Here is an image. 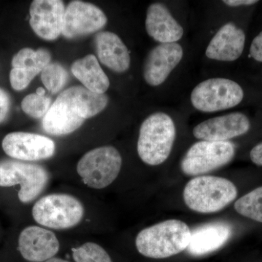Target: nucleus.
<instances>
[{"instance_id":"31","label":"nucleus","mask_w":262,"mask_h":262,"mask_svg":"<svg viewBox=\"0 0 262 262\" xmlns=\"http://www.w3.org/2000/svg\"><path fill=\"white\" fill-rule=\"evenodd\" d=\"M45 93H46V91H45V90L43 89L42 88H39V89H37V94L45 95Z\"/></svg>"},{"instance_id":"23","label":"nucleus","mask_w":262,"mask_h":262,"mask_svg":"<svg viewBox=\"0 0 262 262\" xmlns=\"http://www.w3.org/2000/svg\"><path fill=\"white\" fill-rule=\"evenodd\" d=\"M74 262H113L107 251L101 245L85 242L72 250Z\"/></svg>"},{"instance_id":"20","label":"nucleus","mask_w":262,"mask_h":262,"mask_svg":"<svg viewBox=\"0 0 262 262\" xmlns=\"http://www.w3.org/2000/svg\"><path fill=\"white\" fill-rule=\"evenodd\" d=\"M95 46L100 61L118 73L126 72L130 65V56L126 46L113 32H101L95 37Z\"/></svg>"},{"instance_id":"1","label":"nucleus","mask_w":262,"mask_h":262,"mask_svg":"<svg viewBox=\"0 0 262 262\" xmlns=\"http://www.w3.org/2000/svg\"><path fill=\"white\" fill-rule=\"evenodd\" d=\"M106 94H98L82 86L65 90L52 103L42 120L48 134L65 136L75 132L87 119L102 112L107 106Z\"/></svg>"},{"instance_id":"22","label":"nucleus","mask_w":262,"mask_h":262,"mask_svg":"<svg viewBox=\"0 0 262 262\" xmlns=\"http://www.w3.org/2000/svg\"><path fill=\"white\" fill-rule=\"evenodd\" d=\"M239 215L262 223V187L245 194L234 203Z\"/></svg>"},{"instance_id":"13","label":"nucleus","mask_w":262,"mask_h":262,"mask_svg":"<svg viewBox=\"0 0 262 262\" xmlns=\"http://www.w3.org/2000/svg\"><path fill=\"white\" fill-rule=\"evenodd\" d=\"M61 0H34L30 6L31 27L46 40H54L62 34L65 13Z\"/></svg>"},{"instance_id":"5","label":"nucleus","mask_w":262,"mask_h":262,"mask_svg":"<svg viewBox=\"0 0 262 262\" xmlns=\"http://www.w3.org/2000/svg\"><path fill=\"white\" fill-rule=\"evenodd\" d=\"M237 196L235 185L222 177L200 176L191 179L184 187V201L189 209L200 213L222 211Z\"/></svg>"},{"instance_id":"2","label":"nucleus","mask_w":262,"mask_h":262,"mask_svg":"<svg viewBox=\"0 0 262 262\" xmlns=\"http://www.w3.org/2000/svg\"><path fill=\"white\" fill-rule=\"evenodd\" d=\"M191 234L189 227L182 221H165L140 231L136 237V249L147 258L170 257L187 249Z\"/></svg>"},{"instance_id":"3","label":"nucleus","mask_w":262,"mask_h":262,"mask_svg":"<svg viewBox=\"0 0 262 262\" xmlns=\"http://www.w3.org/2000/svg\"><path fill=\"white\" fill-rule=\"evenodd\" d=\"M177 129L168 114L156 113L141 124L137 143L139 158L151 166L161 165L170 156L176 140Z\"/></svg>"},{"instance_id":"8","label":"nucleus","mask_w":262,"mask_h":262,"mask_svg":"<svg viewBox=\"0 0 262 262\" xmlns=\"http://www.w3.org/2000/svg\"><path fill=\"white\" fill-rule=\"evenodd\" d=\"M244 97L238 83L227 78H211L203 81L192 90L191 102L203 113H215L233 108Z\"/></svg>"},{"instance_id":"7","label":"nucleus","mask_w":262,"mask_h":262,"mask_svg":"<svg viewBox=\"0 0 262 262\" xmlns=\"http://www.w3.org/2000/svg\"><path fill=\"white\" fill-rule=\"evenodd\" d=\"M49 182V172L42 165L19 160L0 162V187L18 184V196L21 203H30L38 200Z\"/></svg>"},{"instance_id":"19","label":"nucleus","mask_w":262,"mask_h":262,"mask_svg":"<svg viewBox=\"0 0 262 262\" xmlns=\"http://www.w3.org/2000/svg\"><path fill=\"white\" fill-rule=\"evenodd\" d=\"M187 251L193 256H202L214 252L228 241L232 229L222 222H211L191 231Z\"/></svg>"},{"instance_id":"27","label":"nucleus","mask_w":262,"mask_h":262,"mask_svg":"<svg viewBox=\"0 0 262 262\" xmlns=\"http://www.w3.org/2000/svg\"><path fill=\"white\" fill-rule=\"evenodd\" d=\"M10 100L9 96L0 89V122L4 121L9 113Z\"/></svg>"},{"instance_id":"14","label":"nucleus","mask_w":262,"mask_h":262,"mask_svg":"<svg viewBox=\"0 0 262 262\" xmlns=\"http://www.w3.org/2000/svg\"><path fill=\"white\" fill-rule=\"evenodd\" d=\"M184 51L178 42L159 44L149 51L144 65L146 83L156 87L168 79L182 60Z\"/></svg>"},{"instance_id":"25","label":"nucleus","mask_w":262,"mask_h":262,"mask_svg":"<svg viewBox=\"0 0 262 262\" xmlns=\"http://www.w3.org/2000/svg\"><path fill=\"white\" fill-rule=\"evenodd\" d=\"M51 98L45 95L29 94L24 98L21 108L24 113L34 119L44 118L51 106Z\"/></svg>"},{"instance_id":"12","label":"nucleus","mask_w":262,"mask_h":262,"mask_svg":"<svg viewBox=\"0 0 262 262\" xmlns=\"http://www.w3.org/2000/svg\"><path fill=\"white\" fill-rule=\"evenodd\" d=\"M18 250L29 262H46L56 257L60 251V241L51 229L39 225H31L19 234Z\"/></svg>"},{"instance_id":"9","label":"nucleus","mask_w":262,"mask_h":262,"mask_svg":"<svg viewBox=\"0 0 262 262\" xmlns=\"http://www.w3.org/2000/svg\"><path fill=\"white\" fill-rule=\"evenodd\" d=\"M234 154L235 146L230 141H200L184 155L181 169L185 175L200 177L227 165Z\"/></svg>"},{"instance_id":"17","label":"nucleus","mask_w":262,"mask_h":262,"mask_svg":"<svg viewBox=\"0 0 262 262\" xmlns=\"http://www.w3.org/2000/svg\"><path fill=\"white\" fill-rule=\"evenodd\" d=\"M246 34L233 23L222 26L215 33L206 48L208 58L220 61H234L242 55Z\"/></svg>"},{"instance_id":"28","label":"nucleus","mask_w":262,"mask_h":262,"mask_svg":"<svg viewBox=\"0 0 262 262\" xmlns=\"http://www.w3.org/2000/svg\"><path fill=\"white\" fill-rule=\"evenodd\" d=\"M250 158L253 163L258 166H262V142L259 143L251 149Z\"/></svg>"},{"instance_id":"21","label":"nucleus","mask_w":262,"mask_h":262,"mask_svg":"<svg viewBox=\"0 0 262 262\" xmlns=\"http://www.w3.org/2000/svg\"><path fill=\"white\" fill-rule=\"evenodd\" d=\"M71 71L84 87L92 92L104 94L110 88V82L107 75L94 55H88L74 62Z\"/></svg>"},{"instance_id":"16","label":"nucleus","mask_w":262,"mask_h":262,"mask_svg":"<svg viewBox=\"0 0 262 262\" xmlns=\"http://www.w3.org/2000/svg\"><path fill=\"white\" fill-rule=\"evenodd\" d=\"M51 61V55L46 49L24 48L12 60L10 81L15 91H23L28 87L33 79L39 75Z\"/></svg>"},{"instance_id":"26","label":"nucleus","mask_w":262,"mask_h":262,"mask_svg":"<svg viewBox=\"0 0 262 262\" xmlns=\"http://www.w3.org/2000/svg\"><path fill=\"white\" fill-rule=\"evenodd\" d=\"M250 55L256 61L262 62V32L253 39L250 48Z\"/></svg>"},{"instance_id":"29","label":"nucleus","mask_w":262,"mask_h":262,"mask_svg":"<svg viewBox=\"0 0 262 262\" xmlns=\"http://www.w3.org/2000/svg\"><path fill=\"white\" fill-rule=\"evenodd\" d=\"M223 3L227 6L239 7L254 5L257 3L258 1L256 0H225Z\"/></svg>"},{"instance_id":"6","label":"nucleus","mask_w":262,"mask_h":262,"mask_svg":"<svg viewBox=\"0 0 262 262\" xmlns=\"http://www.w3.org/2000/svg\"><path fill=\"white\" fill-rule=\"evenodd\" d=\"M122 165L118 150L113 146H103L85 153L77 163L76 170L84 185L100 190L116 180Z\"/></svg>"},{"instance_id":"15","label":"nucleus","mask_w":262,"mask_h":262,"mask_svg":"<svg viewBox=\"0 0 262 262\" xmlns=\"http://www.w3.org/2000/svg\"><path fill=\"white\" fill-rule=\"evenodd\" d=\"M250 127L251 123L246 115L234 113L205 120L196 125L192 133L201 141H229L246 134Z\"/></svg>"},{"instance_id":"18","label":"nucleus","mask_w":262,"mask_h":262,"mask_svg":"<svg viewBox=\"0 0 262 262\" xmlns=\"http://www.w3.org/2000/svg\"><path fill=\"white\" fill-rule=\"evenodd\" d=\"M146 32L160 44L177 42L184 35V29L161 3L150 5L146 12Z\"/></svg>"},{"instance_id":"24","label":"nucleus","mask_w":262,"mask_h":262,"mask_svg":"<svg viewBox=\"0 0 262 262\" xmlns=\"http://www.w3.org/2000/svg\"><path fill=\"white\" fill-rule=\"evenodd\" d=\"M68 78V72L64 67L56 62H51L41 72L42 83L53 94L61 91L64 87Z\"/></svg>"},{"instance_id":"11","label":"nucleus","mask_w":262,"mask_h":262,"mask_svg":"<svg viewBox=\"0 0 262 262\" xmlns=\"http://www.w3.org/2000/svg\"><path fill=\"white\" fill-rule=\"evenodd\" d=\"M107 23V18L96 5L73 1L66 8L62 34L68 39L98 32Z\"/></svg>"},{"instance_id":"4","label":"nucleus","mask_w":262,"mask_h":262,"mask_svg":"<svg viewBox=\"0 0 262 262\" xmlns=\"http://www.w3.org/2000/svg\"><path fill=\"white\" fill-rule=\"evenodd\" d=\"M33 220L51 230H68L82 223L85 215L83 203L77 196L56 192L39 198L32 207Z\"/></svg>"},{"instance_id":"30","label":"nucleus","mask_w":262,"mask_h":262,"mask_svg":"<svg viewBox=\"0 0 262 262\" xmlns=\"http://www.w3.org/2000/svg\"><path fill=\"white\" fill-rule=\"evenodd\" d=\"M46 262H72L70 261V260L65 259V258H62L60 257H58V256H56V257L52 258L51 259L48 260V261Z\"/></svg>"},{"instance_id":"10","label":"nucleus","mask_w":262,"mask_h":262,"mask_svg":"<svg viewBox=\"0 0 262 262\" xmlns=\"http://www.w3.org/2000/svg\"><path fill=\"white\" fill-rule=\"evenodd\" d=\"M2 146L10 158L27 163L50 159L56 152L54 141L32 133H10L5 136Z\"/></svg>"}]
</instances>
